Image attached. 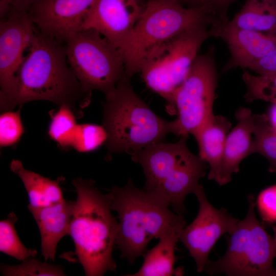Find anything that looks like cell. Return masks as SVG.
I'll return each instance as SVG.
<instances>
[{"label":"cell","mask_w":276,"mask_h":276,"mask_svg":"<svg viewBox=\"0 0 276 276\" xmlns=\"http://www.w3.org/2000/svg\"><path fill=\"white\" fill-rule=\"evenodd\" d=\"M228 21L210 29L212 37L221 38L227 45L230 58L224 71L248 68L276 48V34L236 28Z\"/></svg>","instance_id":"cell-15"},{"label":"cell","mask_w":276,"mask_h":276,"mask_svg":"<svg viewBox=\"0 0 276 276\" xmlns=\"http://www.w3.org/2000/svg\"><path fill=\"white\" fill-rule=\"evenodd\" d=\"M140 2H141V3L144 4L145 3H144L145 2V0H138Z\"/></svg>","instance_id":"cell-36"},{"label":"cell","mask_w":276,"mask_h":276,"mask_svg":"<svg viewBox=\"0 0 276 276\" xmlns=\"http://www.w3.org/2000/svg\"><path fill=\"white\" fill-rule=\"evenodd\" d=\"M182 230L173 229L160 237L158 243L143 256L139 270L126 276H171L183 274L182 269L175 268V249Z\"/></svg>","instance_id":"cell-19"},{"label":"cell","mask_w":276,"mask_h":276,"mask_svg":"<svg viewBox=\"0 0 276 276\" xmlns=\"http://www.w3.org/2000/svg\"><path fill=\"white\" fill-rule=\"evenodd\" d=\"M194 194L199 203L198 212L194 220L183 228L179 240L194 260L197 272H201L217 241L223 235L229 234L239 219L224 208H215L206 198L202 185Z\"/></svg>","instance_id":"cell-11"},{"label":"cell","mask_w":276,"mask_h":276,"mask_svg":"<svg viewBox=\"0 0 276 276\" xmlns=\"http://www.w3.org/2000/svg\"><path fill=\"white\" fill-rule=\"evenodd\" d=\"M248 208L245 218L238 221L228 235L224 255L209 260L204 271L210 274L228 276H276L273 260L276 248L273 237L257 219L252 194L247 196Z\"/></svg>","instance_id":"cell-6"},{"label":"cell","mask_w":276,"mask_h":276,"mask_svg":"<svg viewBox=\"0 0 276 276\" xmlns=\"http://www.w3.org/2000/svg\"><path fill=\"white\" fill-rule=\"evenodd\" d=\"M107 138V131L102 125L78 124L72 148L79 152H91L105 144Z\"/></svg>","instance_id":"cell-27"},{"label":"cell","mask_w":276,"mask_h":276,"mask_svg":"<svg viewBox=\"0 0 276 276\" xmlns=\"http://www.w3.org/2000/svg\"><path fill=\"white\" fill-rule=\"evenodd\" d=\"M28 208L38 225L41 235V253L45 260H54L59 241L69 235L74 201L63 200L42 208Z\"/></svg>","instance_id":"cell-17"},{"label":"cell","mask_w":276,"mask_h":276,"mask_svg":"<svg viewBox=\"0 0 276 276\" xmlns=\"http://www.w3.org/2000/svg\"><path fill=\"white\" fill-rule=\"evenodd\" d=\"M30 257L17 265L1 264V272L6 276L65 275L62 267L41 262Z\"/></svg>","instance_id":"cell-26"},{"label":"cell","mask_w":276,"mask_h":276,"mask_svg":"<svg viewBox=\"0 0 276 276\" xmlns=\"http://www.w3.org/2000/svg\"><path fill=\"white\" fill-rule=\"evenodd\" d=\"M144 5L138 0H98L85 18L81 30L98 31L122 53Z\"/></svg>","instance_id":"cell-13"},{"label":"cell","mask_w":276,"mask_h":276,"mask_svg":"<svg viewBox=\"0 0 276 276\" xmlns=\"http://www.w3.org/2000/svg\"><path fill=\"white\" fill-rule=\"evenodd\" d=\"M266 114L270 124L276 130V103H272Z\"/></svg>","instance_id":"cell-33"},{"label":"cell","mask_w":276,"mask_h":276,"mask_svg":"<svg viewBox=\"0 0 276 276\" xmlns=\"http://www.w3.org/2000/svg\"><path fill=\"white\" fill-rule=\"evenodd\" d=\"M211 25H195L152 51L140 70L147 86L168 105L176 89L186 78L201 46L212 37Z\"/></svg>","instance_id":"cell-7"},{"label":"cell","mask_w":276,"mask_h":276,"mask_svg":"<svg viewBox=\"0 0 276 276\" xmlns=\"http://www.w3.org/2000/svg\"><path fill=\"white\" fill-rule=\"evenodd\" d=\"M67 62L83 88L106 95L125 75L122 53L98 31L84 29L63 43Z\"/></svg>","instance_id":"cell-8"},{"label":"cell","mask_w":276,"mask_h":276,"mask_svg":"<svg viewBox=\"0 0 276 276\" xmlns=\"http://www.w3.org/2000/svg\"><path fill=\"white\" fill-rule=\"evenodd\" d=\"M228 24L238 28L276 34V0H246Z\"/></svg>","instance_id":"cell-21"},{"label":"cell","mask_w":276,"mask_h":276,"mask_svg":"<svg viewBox=\"0 0 276 276\" xmlns=\"http://www.w3.org/2000/svg\"><path fill=\"white\" fill-rule=\"evenodd\" d=\"M13 0H0V17H5L11 11Z\"/></svg>","instance_id":"cell-32"},{"label":"cell","mask_w":276,"mask_h":276,"mask_svg":"<svg viewBox=\"0 0 276 276\" xmlns=\"http://www.w3.org/2000/svg\"><path fill=\"white\" fill-rule=\"evenodd\" d=\"M231 126L226 118L214 114L193 134L198 146V156L210 167L208 179L218 183L225 140Z\"/></svg>","instance_id":"cell-18"},{"label":"cell","mask_w":276,"mask_h":276,"mask_svg":"<svg viewBox=\"0 0 276 276\" xmlns=\"http://www.w3.org/2000/svg\"><path fill=\"white\" fill-rule=\"evenodd\" d=\"M248 68L259 75H276V48Z\"/></svg>","instance_id":"cell-30"},{"label":"cell","mask_w":276,"mask_h":276,"mask_svg":"<svg viewBox=\"0 0 276 276\" xmlns=\"http://www.w3.org/2000/svg\"><path fill=\"white\" fill-rule=\"evenodd\" d=\"M22 105L18 110L2 112L0 116V146L6 147L17 143L24 132L20 117Z\"/></svg>","instance_id":"cell-28"},{"label":"cell","mask_w":276,"mask_h":276,"mask_svg":"<svg viewBox=\"0 0 276 276\" xmlns=\"http://www.w3.org/2000/svg\"><path fill=\"white\" fill-rule=\"evenodd\" d=\"M242 79L246 87L244 97L247 102L276 103V75L255 76L244 71Z\"/></svg>","instance_id":"cell-25"},{"label":"cell","mask_w":276,"mask_h":276,"mask_svg":"<svg viewBox=\"0 0 276 276\" xmlns=\"http://www.w3.org/2000/svg\"><path fill=\"white\" fill-rule=\"evenodd\" d=\"M17 221V218L13 212L6 219L1 221V252L21 261L30 257H36L37 250L26 247L19 239L15 228Z\"/></svg>","instance_id":"cell-24"},{"label":"cell","mask_w":276,"mask_h":276,"mask_svg":"<svg viewBox=\"0 0 276 276\" xmlns=\"http://www.w3.org/2000/svg\"><path fill=\"white\" fill-rule=\"evenodd\" d=\"M214 48L198 55L184 81L175 91L167 108L176 118L173 134H193L214 114L213 106L217 84Z\"/></svg>","instance_id":"cell-9"},{"label":"cell","mask_w":276,"mask_h":276,"mask_svg":"<svg viewBox=\"0 0 276 276\" xmlns=\"http://www.w3.org/2000/svg\"><path fill=\"white\" fill-rule=\"evenodd\" d=\"M188 136H180L175 143L157 142L130 155L143 168L145 190L153 191L195 157L188 147Z\"/></svg>","instance_id":"cell-14"},{"label":"cell","mask_w":276,"mask_h":276,"mask_svg":"<svg viewBox=\"0 0 276 276\" xmlns=\"http://www.w3.org/2000/svg\"><path fill=\"white\" fill-rule=\"evenodd\" d=\"M98 0H36L28 13L41 33L61 43L81 30L89 11Z\"/></svg>","instance_id":"cell-12"},{"label":"cell","mask_w":276,"mask_h":276,"mask_svg":"<svg viewBox=\"0 0 276 276\" xmlns=\"http://www.w3.org/2000/svg\"><path fill=\"white\" fill-rule=\"evenodd\" d=\"M256 206L263 225L276 223V184L263 190L258 195Z\"/></svg>","instance_id":"cell-29"},{"label":"cell","mask_w":276,"mask_h":276,"mask_svg":"<svg viewBox=\"0 0 276 276\" xmlns=\"http://www.w3.org/2000/svg\"><path fill=\"white\" fill-rule=\"evenodd\" d=\"M187 7H197L203 5V0H174Z\"/></svg>","instance_id":"cell-34"},{"label":"cell","mask_w":276,"mask_h":276,"mask_svg":"<svg viewBox=\"0 0 276 276\" xmlns=\"http://www.w3.org/2000/svg\"><path fill=\"white\" fill-rule=\"evenodd\" d=\"M264 156L269 164V171L276 172V130L270 124L266 114H256L252 153Z\"/></svg>","instance_id":"cell-22"},{"label":"cell","mask_w":276,"mask_h":276,"mask_svg":"<svg viewBox=\"0 0 276 276\" xmlns=\"http://www.w3.org/2000/svg\"><path fill=\"white\" fill-rule=\"evenodd\" d=\"M107 194L111 210L118 214L116 246L130 264L144 255L153 238L159 239L173 229L182 230L186 225L182 215L144 189L137 188L131 178L123 187L112 186Z\"/></svg>","instance_id":"cell-3"},{"label":"cell","mask_w":276,"mask_h":276,"mask_svg":"<svg viewBox=\"0 0 276 276\" xmlns=\"http://www.w3.org/2000/svg\"><path fill=\"white\" fill-rule=\"evenodd\" d=\"M223 21L206 5L187 7L174 0H147L122 51L125 75L131 78L150 53L189 28L200 23L214 26Z\"/></svg>","instance_id":"cell-5"},{"label":"cell","mask_w":276,"mask_h":276,"mask_svg":"<svg viewBox=\"0 0 276 276\" xmlns=\"http://www.w3.org/2000/svg\"><path fill=\"white\" fill-rule=\"evenodd\" d=\"M235 116L238 123L228 133L225 140L220 186L229 182L233 174L238 172L241 162L252 153L255 114L248 108L241 107Z\"/></svg>","instance_id":"cell-16"},{"label":"cell","mask_w":276,"mask_h":276,"mask_svg":"<svg viewBox=\"0 0 276 276\" xmlns=\"http://www.w3.org/2000/svg\"><path fill=\"white\" fill-rule=\"evenodd\" d=\"M272 229L273 231L274 235H273V239L274 241V244L276 248V225L272 226Z\"/></svg>","instance_id":"cell-35"},{"label":"cell","mask_w":276,"mask_h":276,"mask_svg":"<svg viewBox=\"0 0 276 276\" xmlns=\"http://www.w3.org/2000/svg\"><path fill=\"white\" fill-rule=\"evenodd\" d=\"M37 29L28 12L11 10L0 22V110H12L16 93V75Z\"/></svg>","instance_id":"cell-10"},{"label":"cell","mask_w":276,"mask_h":276,"mask_svg":"<svg viewBox=\"0 0 276 276\" xmlns=\"http://www.w3.org/2000/svg\"><path fill=\"white\" fill-rule=\"evenodd\" d=\"M73 110L65 105L51 114L48 133L51 139L63 149L72 148L78 124Z\"/></svg>","instance_id":"cell-23"},{"label":"cell","mask_w":276,"mask_h":276,"mask_svg":"<svg viewBox=\"0 0 276 276\" xmlns=\"http://www.w3.org/2000/svg\"><path fill=\"white\" fill-rule=\"evenodd\" d=\"M16 85L13 108L30 101H47L58 107L67 105L80 118L91 100V93L83 88L67 65L63 43L38 30L16 73Z\"/></svg>","instance_id":"cell-1"},{"label":"cell","mask_w":276,"mask_h":276,"mask_svg":"<svg viewBox=\"0 0 276 276\" xmlns=\"http://www.w3.org/2000/svg\"><path fill=\"white\" fill-rule=\"evenodd\" d=\"M92 179L76 178L72 184L77 193L69 235L75 248L74 255L85 275L101 276L116 271L113 249L119 222L111 213L108 194H103Z\"/></svg>","instance_id":"cell-2"},{"label":"cell","mask_w":276,"mask_h":276,"mask_svg":"<svg viewBox=\"0 0 276 276\" xmlns=\"http://www.w3.org/2000/svg\"><path fill=\"white\" fill-rule=\"evenodd\" d=\"M130 79L125 75L102 104L108 160L112 154L131 155L173 133L172 121L154 113L134 91Z\"/></svg>","instance_id":"cell-4"},{"label":"cell","mask_w":276,"mask_h":276,"mask_svg":"<svg viewBox=\"0 0 276 276\" xmlns=\"http://www.w3.org/2000/svg\"><path fill=\"white\" fill-rule=\"evenodd\" d=\"M10 170L21 180L27 192L29 204L33 208L46 207L57 203L64 199L59 184L62 179L51 180L25 168L18 159L12 160Z\"/></svg>","instance_id":"cell-20"},{"label":"cell","mask_w":276,"mask_h":276,"mask_svg":"<svg viewBox=\"0 0 276 276\" xmlns=\"http://www.w3.org/2000/svg\"><path fill=\"white\" fill-rule=\"evenodd\" d=\"M36 0H13L11 10L28 12L30 7Z\"/></svg>","instance_id":"cell-31"}]
</instances>
